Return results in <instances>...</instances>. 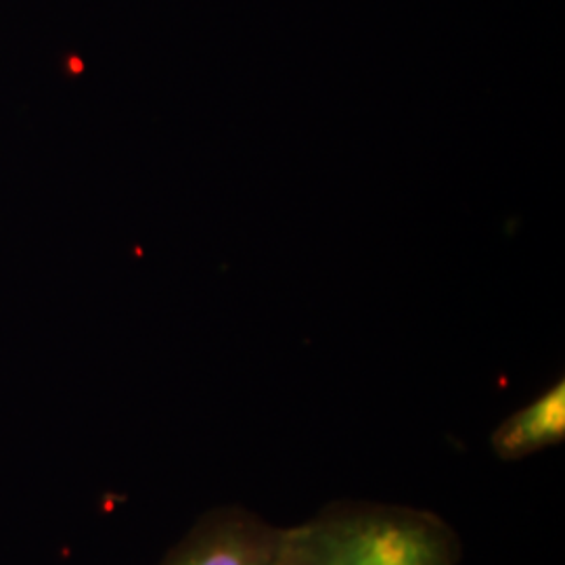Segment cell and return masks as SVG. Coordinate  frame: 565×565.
Wrapping results in <instances>:
<instances>
[{"instance_id": "cell-2", "label": "cell", "mask_w": 565, "mask_h": 565, "mask_svg": "<svg viewBox=\"0 0 565 565\" xmlns=\"http://www.w3.org/2000/svg\"><path fill=\"white\" fill-rule=\"evenodd\" d=\"M281 527L239 505L205 513L162 565H273Z\"/></svg>"}, {"instance_id": "cell-3", "label": "cell", "mask_w": 565, "mask_h": 565, "mask_svg": "<svg viewBox=\"0 0 565 565\" xmlns=\"http://www.w3.org/2000/svg\"><path fill=\"white\" fill-rule=\"evenodd\" d=\"M564 440L565 382L559 380L497 425L490 434V448L501 461L515 463Z\"/></svg>"}, {"instance_id": "cell-1", "label": "cell", "mask_w": 565, "mask_h": 565, "mask_svg": "<svg viewBox=\"0 0 565 565\" xmlns=\"http://www.w3.org/2000/svg\"><path fill=\"white\" fill-rule=\"evenodd\" d=\"M461 541L417 507L345 501L281 527L273 565H459Z\"/></svg>"}]
</instances>
